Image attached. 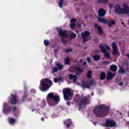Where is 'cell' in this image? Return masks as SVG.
<instances>
[{"label": "cell", "instance_id": "1", "mask_svg": "<svg viewBox=\"0 0 129 129\" xmlns=\"http://www.w3.org/2000/svg\"><path fill=\"white\" fill-rule=\"evenodd\" d=\"M94 113L97 117H104L109 112V107L105 105H100L94 109Z\"/></svg>", "mask_w": 129, "mask_h": 129}, {"label": "cell", "instance_id": "2", "mask_svg": "<svg viewBox=\"0 0 129 129\" xmlns=\"http://www.w3.org/2000/svg\"><path fill=\"white\" fill-rule=\"evenodd\" d=\"M115 10L117 14H125L129 13V7L128 6H125L124 8L121 9L119 5H117L115 7Z\"/></svg>", "mask_w": 129, "mask_h": 129}, {"label": "cell", "instance_id": "3", "mask_svg": "<svg viewBox=\"0 0 129 129\" xmlns=\"http://www.w3.org/2000/svg\"><path fill=\"white\" fill-rule=\"evenodd\" d=\"M72 94L71 91L69 89H65L63 91V95H64V98L66 100H67L68 98V97L69 95H70Z\"/></svg>", "mask_w": 129, "mask_h": 129}, {"label": "cell", "instance_id": "4", "mask_svg": "<svg viewBox=\"0 0 129 129\" xmlns=\"http://www.w3.org/2000/svg\"><path fill=\"white\" fill-rule=\"evenodd\" d=\"M112 46L113 47V51H112V54L113 55L116 54L117 52V45L115 42H113L112 44Z\"/></svg>", "mask_w": 129, "mask_h": 129}, {"label": "cell", "instance_id": "5", "mask_svg": "<svg viewBox=\"0 0 129 129\" xmlns=\"http://www.w3.org/2000/svg\"><path fill=\"white\" fill-rule=\"evenodd\" d=\"M115 124V123L113 120H107L106 122V123L105 124V126H113Z\"/></svg>", "mask_w": 129, "mask_h": 129}, {"label": "cell", "instance_id": "6", "mask_svg": "<svg viewBox=\"0 0 129 129\" xmlns=\"http://www.w3.org/2000/svg\"><path fill=\"white\" fill-rule=\"evenodd\" d=\"M106 14V11L103 9H100L98 12V14L100 17H103Z\"/></svg>", "mask_w": 129, "mask_h": 129}, {"label": "cell", "instance_id": "7", "mask_svg": "<svg viewBox=\"0 0 129 129\" xmlns=\"http://www.w3.org/2000/svg\"><path fill=\"white\" fill-rule=\"evenodd\" d=\"M115 74H113L112 73H111L110 72H108L107 73V80H110L111 79H112L113 78V77L114 76Z\"/></svg>", "mask_w": 129, "mask_h": 129}, {"label": "cell", "instance_id": "8", "mask_svg": "<svg viewBox=\"0 0 129 129\" xmlns=\"http://www.w3.org/2000/svg\"><path fill=\"white\" fill-rule=\"evenodd\" d=\"M95 27H97V30H98V33H99L101 34V33H102L103 32L102 29V28H101V27H100V26H98L96 24H95Z\"/></svg>", "mask_w": 129, "mask_h": 129}, {"label": "cell", "instance_id": "9", "mask_svg": "<svg viewBox=\"0 0 129 129\" xmlns=\"http://www.w3.org/2000/svg\"><path fill=\"white\" fill-rule=\"evenodd\" d=\"M110 69L112 71L115 72V71H116L117 70V67H116L115 65H114V64H112V65H111V66L110 67Z\"/></svg>", "mask_w": 129, "mask_h": 129}, {"label": "cell", "instance_id": "10", "mask_svg": "<svg viewBox=\"0 0 129 129\" xmlns=\"http://www.w3.org/2000/svg\"><path fill=\"white\" fill-rule=\"evenodd\" d=\"M105 77H106V75H105V73H104V72L101 73L100 74V77L101 80H104L105 78Z\"/></svg>", "mask_w": 129, "mask_h": 129}, {"label": "cell", "instance_id": "11", "mask_svg": "<svg viewBox=\"0 0 129 129\" xmlns=\"http://www.w3.org/2000/svg\"><path fill=\"white\" fill-rule=\"evenodd\" d=\"M100 48L102 52H106V48L104 47V46L102 45H100Z\"/></svg>", "mask_w": 129, "mask_h": 129}, {"label": "cell", "instance_id": "12", "mask_svg": "<svg viewBox=\"0 0 129 129\" xmlns=\"http://www.w3.org/2000/svg\"><path fill=\"white\" fill-rule=\"evenodd\" d=\"M98 21L100 22H102V23H107V21L106 20L104 19H101V18H98Z\"/></svg>", "mask_w": 129, "mask_h": 129}, {"label": "cell", "instance_id": "13", "mask_svg": "<svg viewBox=\"0 0 129 129\" xmlns=\"http://www.w3.org/2000/svg\"><path fill=\"white\" fill-rule=\"evenodd\" d=\"M93 58H94V59L95 60H98L100 59V56L99 55H95L94 56Z\"/></svg>", "mask_w": 129, "mask_h": 129}, {"label": "cell", "instance_id": "14", "mask_svg": "<svg viewBox=\"0 0 129 129\" xmlns=\"http://www.w3.org/2000/svg\"><path fill=\"white\" fill-rule=\"evenodd\" d=\"M87 77L90 78L91 77V75H92V71H89L87 73Z\"/></svg>", "mask_w": 129, "mask_h": 129}, {"label": "cell", "instance_id": "15", "mask_svg": "<svg viewBox=\"0 0 129 129\" xmlns=\"http://www.w3.org/2000/svg\"><path fill=\"white\" fill-rule=\"evenodd\" d=\"M48 97L50 98V99H52L54 98V96H53V94L52 93H49L48 95Z\"/></svg>", "mask_w": 129, "mask_h": 129}, {"label": "cell", "instance_id": "16", "mask_svg": "<svg viewBox=\"0 0 129 129\" xmlns=\"http://www.w3.org/2000/svg\"><path fill=\"white\" fill-rule=\"evenodd\" d=\"M70 62V58L69 57L66 58V60H65V63L66 64H69Z\"/></svg>", "mask_w": 129, "mask_h": 129}, {"label": "cell", "instance_id": "17", "mask_svg": "<svg viewBox=\"0 0 129 129\" xmlns=\"http://www.w3.org/2000/svg\"><path fill=\"white\" fill-rule=\"evenodd\" d=\"M115 21H114V20H112V21L109 23V26H111L112 25H114V24H115Z\"/></svg>", "mask_w": 129, "mask_h": 129}, {"label": "cell", "instance_id": "18", "mask_svg": "<svg viewBox=\"0 0 129 129\" xmlns=\"http://www.w3.org/2000/svg\"><path fill=\"white\" fill-rule=\"evenodd\" d=\"M44 43L45 45L47 46V45H49V42L48 40H44Z\"/></svg>", "mask_w": 129, "mask_h": 129}, {"label": "cell", "instance_id": "19", "mask_svg": "<svg viewBox=\"0 0 129 129\" xmlns=\"http://www.w3.org/2000/svg\"><path fill=\"white\" fill-rule=\"evenodd\" d=\"M124 72V71L123 70V69L122 68H120L119 71H118V73H123Z\"/></svg>", "mask_w": 129, "mask_h": 129}, {"label": "cell", "instance_id": "20", "mask_svg": "<svg viewBox=\"0 0 129 129\" xmlns=\"http://www.w3.org/2000/svg\"><path fill=\"white\" fill-rule=\"evenodd\" d=\"M53 99H54V101H55L56 102L57 101V102H58V101H59V97H58V96H54V98H53Z\"/></svg>", "mask_w": 129, "mask_h": 129}, {"label": "cell", "instance_id": "21", "mask_svg": "<svg viewBox=\"0 0 129 129\" xmlns=\"http://www.w3.org/2000/svg\"><path fill=\"white\" fill-rule=\"evenodd\" d=\"M76 34L74 33H73L71 34L70 37H71V38H74L76 37Z\"/></svg>", "mask_w": 129, "mask_h": 129}, {"label": "cell", "instance_id": "22", "mask_svg": "<svg viewBox=\"0 0 129 129\" xmlns=\"http://www.w3.org/2000/svg\"><path fill=\"white\" fill-rule=\"evenodd\" d=\"M104 56H105V57H107V58H109V57H110V55H109V54L108 52H106L105 53Z\"/></svg>", "mask_w": 129, "mask_h": 129}, {"label": "cell", "instance_id": "23", "mask_svg": "<svg viewBox=\"0 0 129 129\" xmlns=\"http://www.w3.org/2000/svg\"><path fill=\"white\" fill-rule=\"evenodd\" d=\"M57 66H58V69H62V68L63 67V66H62V65H61L60 64H59V63H57Z\"/></svg>", "mask_w": 129, "mask_h": 129}, {"label": "cell", "instance_id": "24", "mask_svg": "<svg viewBox=\"0 0 129 129\" xmlns=\"http://www.w3.org/2000/svg\"><path fill=\"white\" fill-rule=\"evenodd\" d=\"M62 2H63V1H61L60 2H59V6L60 7H62Z\"/></svg>", "mask_w": 129, "mask_h": 129}, {"label": "cell", "instance_id": "25", "mask_svg": "<svg viewBox=\"0 0 129 129\" xmlns=\"http://www.w3.org/2000/svg\"><path fill=\"white\" fill-rule=\"evenodd\" d=\"M60 35H61V36L64 37V36H66V33H65L64 32H61L60 33Z\"/></svg>", "mask_w": 129, "mask_h": 129}, {"label": "cell", "instance_id": "26", "mask_svg": "<svg viewBox=\"0 0 129 129\" xmlns=\"http://www.w3.org/2000/svg\"><path fill=\"white\" fill-rule=\"evenodd\" d=\"M75 25H76V24H75V23H73V24H71L70 27H71L72 28H74L75 27Z\"/></svg>", "mask_w": 129, "mask_h": 129}, {"label": "cell", "instance_id": "27", "mask_svg": "<svg viewBox=\"0 0 129 129\" xmlns=\"http://www.w3.org/2000/svg\"><path fill=\"white\" fill-rule=\"evenodd\" d=\"M69 78L70 79H73L74 78V76L73 75H72V74H71V75H69Z\"/></svg>", "mask_w": 129, "mask_h": 129}, {"label": "cell", "instance_id": "28", "mask_svg": "<svg viewBox=\"0 0 129 129\" xmlns=\"http://www.w3.org/2000/svg\"><path fill=\"white\" fill-rule=\"evenodd\" d=\"M84 34H85V35H86V36L89 35V32L88 31H86L84 32Z\"/></svg>", "mask_w": 129, "mask_h": 129}, {"label": "cell", "instance_id": "29", "mask_svg": "<svg viewBox=\"0 0 129 129\" xmlns=\"http://www.w3.org/2000/svg\"><path fill=\"white\" fill-rule=\"evenodd\" d=\"M76 22V20L75 19H73L71 20V22Z\"/></svg>", "mask_w": 129, "mask_h": 129}, {"label": "cell", "instance_id": "30", "mask_svg": "<svg viewBox=\"0 0 129 129\" xmlns=\"http://www.w3.org/2000/svg\"><path fill=\"white\" fill-rule=\"evenodd\" d=\"M109 8H112V7H113V5H112V4L110 3V4H109Z\"/></svg>", "mask_w": 129, "mask_h": 129}, {"label": "cell", "instance_id": "31", "mask_svg": "<svg viewBox=\"0 0 129 129\" xmlns=\"http://www.w3.org/2000/svg\"><path fill=\"white\" fill-rule=\"evenodd\" d=\"M54 82L56 83V82H58V79L57 78H54Z\"/></svg>", "mask_w": 129, "mask_h": 129}, {"label": "cell", "instance_id": "32", "mask_svg": "<svg viewBox=\"0 0 129 129\" xmlns=\"http://www.w3.org/2000/svg\"><path fill=\"white\" fill-rule=\"evenodd\" d=\"M72 51V49H67V50H66V51H67V52H70V51Z\"/></svg>", "mask_w": 129, "mask_h": 129}, {"label": "cell", "instance_id": "33", "mask_svg": "<svg viewBox=\"0 0 129 129\" xmlns=\"http://www.w3.org/2000/svg\"><path fill=\"white\" fill-rule=\"evenodd\" d=\"M87 60H88V61L89 62H90L91 61V59H90V58L89 57H88V58H87Z\"/></svg>", "mask_w": 129, "mask_h": 129}, {"label": "cell", "instance_id": "34", "mask_svg": "<svg viewBox=\"0 0 129 129\" xmlns=\"http://www.w3.org/2000/svg\"><path fill=\"white\" fill-rule=\"evenodd\" d=\"M56 71H57V68H55L53 70V72H56Z\"/></svg>", "mask_w": 129, "mask_h": 129}, {"label": "cell", "instance_id": "35", "mask_svg": "<svg viewBox=\"0 0 129 129\" xmlns=\"http://www.w3.org/2000/svg\"><path fill=\"white\" fill-rule=\"evenodd\" d=\"M105 47L107 48V50H109V49H110L109 47H108V46H107V45H105Z\"/></svg>", "mask_w": 129, "mask_h": 129}, {"label": "cell", "instance_id": "36", "mask_svg": "<svg viewBox=\"0 0 129 129\" xmlns=\"http://www.w3.org/2000/svg\"><path fill=\"white\" fill-rule=\"evenodd\" d=\"M98 2H107V1H99Z\"/></svg>", "mask_w": 129, "mask_h": 129}, {"label": "cell", "instance_id": "37", "mask_svg": "<svg viewBox=\"0 0 129 129\" xmlns=\"http://www.w3.org/2000/svg\"><path fill=\"white\" fill-rule=\"evenodd\" d=\"M76 78H77L76 76H74V82H76Z\"/></svg>", "mask_w": 129, "mask_h": 129}, {"label": "cell", "instance_id": "38", "mask_svg": "<svg viewBox=\"0 0 129 129\" xmlns=\"http://www.w3.org/2000/svg\"><path fill=\"white\" fill-rule=\"evenodd\" d=\"M122 85H123V83H122V82H121V83H119V85H120V86H122Z\"/></svg>", "mask_w": 129, "mask_h": 129}, {"label": "cell", "instance_id": "39", "mask_svg": "<svg viewBox=\"0 0 129 129\" xmlns=\"http://www.w3.org/2000/svg\"><path fill=\"white\" fill-rule=\"evenodd\" d=\"M104 64H105V63H108V62H103Z\"/></svg>", "mask_w": 129, "mask_h": 129}, {"label": "cell", "instance_id": "40", "mask_svg": "<svg viewBox=\"0 0 129 129\" xmlns=\"http://www.w3.org/2000/svg\"><path fill=\"white\" fill-rule=\"evenodd\" d=\"M126 56H127V57L129 58V54H127V55H126Z\"/></svg>", "mask_w": 129, "mask_h": 129}]
</instances>
